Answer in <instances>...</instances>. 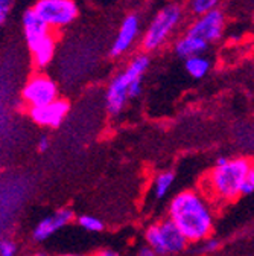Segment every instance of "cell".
I'll list each match as a JSON object with an SVG mask.
<instances>
[{"mask_svg": "<svg viewBox=\"0 0 254 256\" xmlns=\"http://www.w3.org/2000/svg\"><path fill=\"white\" fill-rule=\"evenodd\" d=\"M168 218L190 244H200L215 230V203L200 189H184L169 200Z\"/></svg>", "mask_w": 254, "mask_h": 256, "instance_id": "cell-1", "label": "cell"}, {"mask_svg": "<svg viewBox=\"0 0 254 256\" xmlns=\"http://www.w3.org/2000/svg\"><path fill=\"white\" fill-rule=\"evenodd\" d=\"M251 165L253 160L248 157H219L204 177L201 190L215 204L236 202L244 196V183Z\"/></svg>", "mask_w": 254, "mask_h": 256, "instance_id": "cell-2", "label": "cell"}, {"mask_svg": "<svg viewBox=\"0 0 254 256\" xmlns=\"http://www.w3.org/2000/svg\"><path fill=\"white\" fill-rule=\"evenodd\" d=\"M149 64L151 60L146 52L137 54L126 62V66L120 72H117L111 78L104 96L105 110L110 116H119L125 110L130 101L131 87L143 80L145 74L149 69Z\"/></svg>", "mask_w": 254, "mask_h": 256, "instance_id": "cell-3", "label": "cell"}, {"mask_svg": "<svg viewBox=\"0 0 254 256\" xmlns=\"http://www.w3.org/2000/svg\"><path fill=\"white\" fill-rule=\"evenodd\" d=\"M23 36L30 54L34 68L43 70L50 66L56 54V36L35 12L32 8L24 11L21 17Z\"/></svg>", "mask_w": 254, "mask_h": 256, "instance_id": "cell-4", "label": "cell"}, {"mask_svg": "<svg viewBox=\"0 0 254 256\" xmlns=\"http://www.w3.org/2000/svg\"><path fill=\"white\" fill-rule=\"evenodd\" d=\"M184 17V11L178 4H168L160 8L151 18L140 40L143 52L162 49L177 32Z\"/></svg>", "mask_w": 254, "mask_h": 256, "instance_id": "cell-5", "label": "cell"}, {"mask_svg": "<svg viewBox=\"0 0 254 256\" xmlns=\"http://www.w3.org/2000/svg\"><path fill=\"white\" fill-rule=\"evenodd\" d=\"M143 240L145 244L151 246L158 256L181 254L190 244L169 218L151 222L143 232Z\"/></svg>", "mask_w": 254, "mask_h": 256, "instance_id": "cell-6", "label": "cell"}, {"mask_svg": "<svg viewBox=\"0 0 254 256\" xmlns=\"http://www.w3.org/2000/svg\"><path fill=\"white\" fill-rule=\"evenodd\" d=\"M32 10L52 30L70 26L79 16L75 0H37Z\"/></svg>", "mask_w": 254, "mask_h": 256, "instance_id": "cell-7", "label": "cell"}, {"mask_svg": "<svg viewBox=\"0 0 254 256\" xmlns=\"http://www.w3.org/2000/svg\"><path fill=\"white\" fill-rule=\"evenodd\" d=\"M58 98V82L41 70L30 75L21 88V101L27 106V108L46 106Z\"/></svg>", "mask_w": 254, "mask_h": 256, "instance_id": "cell-8", "label": "cell"}, {"mask_svg": "<svg viewBox=\"0 0 254 256\" xmlns=\"http://www.w3.org/2000/svg\"><path fill=\"white\" fill-rule=\"evenodd\" d=\"M224 30H226V16L218 8L204 16H198L189 24L186 32L210 44V43H216L218 40H221Z\"/></svg>", "mask_w": 254, "mask_h": 256, "instance_id": "cell-9", "label": "cell"}, {"mask_svg": "<svg viewBox=\"0 0 254 256\" xmlns=\"http://www.w3.org/2000/svg\"><path fill=\"white\" fill-rule=\"evenodd\" d=\"M140 30H142V22L140 17L134 12L128 14L120 23L117 34L110 46V56L111 58H120L125 54H128L136 42L140 37Z\"/></svg>", "mask_w": 254, "mask_h": 256, "instance_id": "cell-10", "label": "cell"}, {"mask_svg": "<svg viewBox=\"0 0 254 256\" xmlns=\"http://www.w3.org/2000/svg\"><path fill=\"white\" fill-rule=\"evenodd\" d=\"M70 113V104L67 100L58 98L46 106L27 108V114L34 124L43 128H58Z\"/></svg>", "mask_w": 254, "mask_h": 256, "instance_id": "cell-11", "label": "cell"}, {"mask_svg": "<svg viewBox=\"0 0 254 256\" xmlns=\"http://www.w3.org/2000/svg\"><path fill=\"white\" fill-rule=\"evenodd\" d=\"M75 220V214L70 208H59L58 210H53L52 214L43 216L32 229V240L35 242H44L53 235H56L61 229H64L66 226Z\"/></svg>", "mask_w": 254, "mask_h": 256, "instance_id": "cell-12", "label": "cell"}, {"mask_svg": "<svg viewBox=\"0 0 254 256\" xmlns=\"http://www.w3.org/2000/svg\"><path fill=\"white\" fill-rule=\"evenodd\" d=\"M209 48V43H206L204 40L189 34V32H184L181 37H178L174 43V52L177 56L187 60L197 55H203Z\"/></svg>", "mask_w": 254, "mask_h": 256, "instance_id": "cell-13", "label": "cell"}, {"mask_svg": "<svg viewBox=\"0 0 254 256\" xmlns=\"http://www.w3.org/2000/svg\"><path fill=\"white\" fill-rule=\"evenodd\" d=\"M175 183V174L174 171H160L154 176L151 183V192L155 200H165L172 190V186Z\"/></svg>", "mask_w": 254, "mask_h": 256, "instance_id": "cell-14", "label": "cell"}, {"mask_svg": "<svg viewBox=\"0 0 254 256\" xmlns=\"http://www.w3.org/2000/svg\"><path fill=\"white\" fill-rule=\"evenodd\" d=\"M184 69H186L187 75L192 76L194 80H203L204 76L209 75V72L212 69V61L204 54L197 55V56L184 60Z\"/></svg>", "mask_w": 254, "mask_h": 256, "instance_id": "cell-15", "label": "cell"}, {"mask_svg": "<svg viewBox=\"0 0 254 256\" xmlns=\"http://www.w3.org/2000/svg\"><path fill=\"white\" fill-rule=\"evenodd\" d=\"M76 222L81 229H84L88 234H99L104 230V222L101 218L90 215V214H82L76 218Z\"/></svg>", "mask_w": 254, "mask_h": 256, "instance_id": "cell-16", "label": "cell"}, {"mask_svg": "<svg viewBox=\"0 0 254 256\" xmlns=\"http://www.w3.org/2000/svg\"><path fill=\"white\" fill-rule=\"evenodd\" d=\"M219 4L221 0H189V11L198 17L218 10Z\"/></svg>", "mask_w": 254, "mask_h": 256, "instance_id": "cell-17", "label": "cell"}, {"mask_svg": "<svg viewBox=\"0 0 254 256\" xmlns=\"http://www.w3.org/2000/svg\"><path fill=\"white\" fill-rule=\"evenodd\" d=\"M18 246L11 238H3L0 241V256H17Z\"/></svg>", "mask_w": 254, "mask_h": 256, "instance_id": "cell-18", "label": "cell"}, {"mask_svg": "<svg viewBox=\"0 0 254 256\" xmlns=\"http://www.w3.org/2000/svg\"><path fill=\"white\" fill-rule=\"evenodd\" d=\"M219 246H221V242L216 238L210 236V238L204 240L203 242H200V253H203V254H212V253H215L219 248Z\"/></svg>", "mask_w": 254, "mask_h": 256, "instance_id": "cell-19", "label": "cell"}, {"mask_svg": "<svg viewBox=\"0 0 254 256\" xmlns=\"http://www.w3.org/2000/svg\"><path fill=\"white\" fill-rule=\"evenodd\" d=\"M244 196H251L254 194V162L245 177V183H244V190H242Z\"/></svg>", "mask_w": 254, "mask_h": 256, "instance_id": "cell-20", "label": "cell"}, {"mask_svg": "<svg viewBox=\"0 0 254 256\" xmlns=\"http://www.w3.org/2000/svg\"><path fill=\"white\" fill-rule=\"evenodd\" d=\"M12 4H14V0H0V23L2 24L6 23V18L12 8Z\"/></svg>", "mask_w": 254, "mask_h": 256, "instance_id": "cell-21", "label": "cell"}, {"mask_svg": "<svg viewBox=\"0 0 254 256\" xmlns=\"http://www.w3.org/2000/svg\"><path fill=\"white\" fill-rule=\"evenodd\" d=\"M134 256H158V254H157V252H155L151 246L143 244V246H140V247L137 248V252H136Z\"/></svg>", "mask_w": 254, "mask_h": 256, "instance_id": "cell-22", "label": "cell"}, {"mask_svg": "<svg viewBox=\"0 0 254 256\" xmlns=\"http://www.w3.org/2000/svg\"><path fill=\"white\" fill-rule=\"evenodd\" d=\"M49 146H50V139H49V136H46V134L40 136L38 140H37V148H38V151L44 152V151L49 150Z\"/></svg>", "mask_w": 254, "mask_h": 256, "instance_id": "cell-23", "label": "cell"}, {"mask_svg": "<svg viewBox=\"0 0 254 256\" xmlns=\"http://www.w3.org/2000/svg\"><path fill=\"white\" fill-rule=\"evenodd\" d=\"M94 256H122V253H119L114 248H102V250H99Z\"/></svg>", "mask_w": 254, "mask_h": 256, "instance_id": "cell-24", "label": "cell"}, {"mask_svg": "<svg viewBox=\"0 0 254 256\" xmlns=\"http://www.w3.org/2000/svg\"><path fill=\"white\" fill-rule=\"evenodd\" d=\"M56 256H79V254H73V253H62V254H56Z\"/></svg>", "mask_w": 254, "mask_h": 256, "instance_id": "cell-25", "label": "cell"}, {"mask_svg": "<svg viewBox=\"0 0 254 256\" xmlns=\"http://www.w3.org/2000/svg\"><path fill=\"white\" fill-rule=\"evenodd\" d=\"M34 256H47V254L46 253H35Z\"/></svg>", "mask_w": 254, "mask_h": 256, "instance_id": "cell-26", "label": "cell"}]
</instances>
